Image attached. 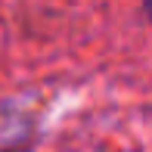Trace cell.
Returning a JSON list of instances; mask_svg holds the SVG:
<instances>
[{
	"mask_svg": "<svg viewBox=\"0 0 152 152\" xmlns=\"http://www.w3.org/2000/svg\"><path fill=\"white\" fill-rule=\"evenodd\" d=\"M31 137H34V127H31L28 115H22L19 109L0 106V152H22V149H28Z\"/></svg>",
	"mask_w": 152,
	"mask_h": 152,
	"instance_id": "6da1fadb",
	"label": "cell"
},
{
	"mask_svg": "<svg viewBox=\"0 0 152 152\" xmlns=\"http://www.w3.org/2000/svg\"><path fill=\"white\" fill-rule=\"evenodd\" d=\"M146 12H149V19H152V0H146Z\"/></svg>",
	"mask_w": 152,
	"mask_h": 152,
	"instance_id": "7a4b0ae2",
	"label": "cell"
}]
</instances>
